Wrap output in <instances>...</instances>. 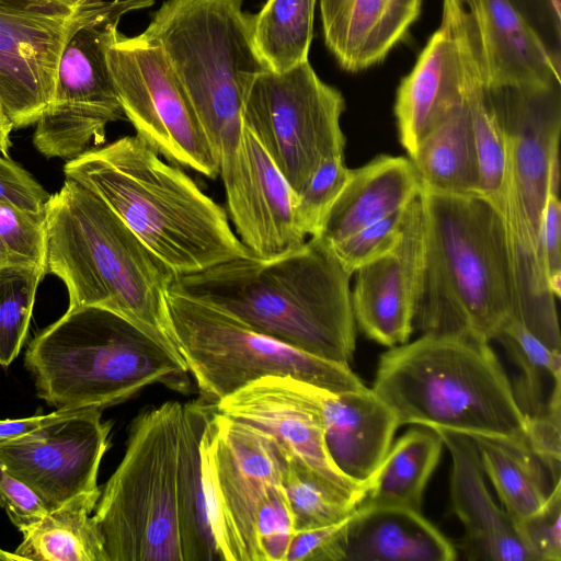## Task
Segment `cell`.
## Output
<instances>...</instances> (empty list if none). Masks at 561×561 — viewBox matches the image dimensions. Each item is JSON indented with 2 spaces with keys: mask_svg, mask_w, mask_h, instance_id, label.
I'll list each match as a JSON object with an SVG mask.
<instances>
[{
  "mask_svg": "<svg viewBox=\"0 0 561 561\" xmlns=\"http://www.w3.org/2000/svg\"><path fill=\"white\" fill-rule=\"evenodd\" d=\"M215 404L167 401L131 422L92 515L107 561L218 560L201 483L199 442Z\"/></svg>",
  "mask_w": 561,
  "mask_h": 561,
  "instance_id": "1",
  "label": "cell"
},
{
  "mask_svg": "<svg viewBox=\"0 0 561 561\" xmlns=\"http://www.w3.org/2000/svg\"><path fill=\"white\" fill-rule=\"evenodd\" d=\"M319 237L271 257H234L178 275L171 288L300 351L347 363L356 328L351 277Z\"/></svg>",
  "mask_w": 561,
  "mask_h": 561,
  "instance_id": "2",
  "label": "cell"
},
{
  "mask_svg": "<svg viewBox=\"0 0 561 561\" xmlns=\"http://www.w3.org/2000/svg\"><path fill=\"white\" fill-rule=\"evenodd\" d=\"M64 173L96 194L176 276L252 254L226 210L137 135L87 150Z\"/></svg>",
  "mask_w": 561,
  "mask_h": 561,
  "instance_id": "3",
  "label": "cell"
},
{
  "mask_svg": "<svg viewBox=\"0 0 561 561\" xmlns=\"http://www.w3.org/2000/svg\"><path fill=\"white\" fill-rule=\"evenodd\" d=\"M45 217V272L64 282L68 308L116 313L183 360L167 307L176 274L78 182L65 180L50 195Z\"/></svg>",
  "mask_w": 561,
  "mask_h": 561,
  "instance_id": "4",
  "label": "cell"
},
{
  "mask_svg": "<svg viewBox=\"0 0 561 561\" xmlns=\"http://www.w3.org/2000/svg\"><path fill=\"white\" fill-rule=\"evenodd\" d=\"M423 255L414 323L423 333L490 343L513 314L504 222L478 194L420 187Z\"/></svg>",
  "mask_w": 561,
  "mask_h": 561,
  "instance_id": "5",
  "label": "cell"
},
{
  "mask_svg": "<svg viewBox=\"0 0 561 561\" xmlns=\"http://www.w3.org/2000/svg\"><path fill=\"white\" fill-rule=\"evenodd\" d=\"M399 425L526 439V417L489 343L422 334L380 356L371 388Z\"/></svg>",
  "mask_w": 561,
  "mask_h": 561,
  "instance_id": "6",
  "label": "cell"
},
{
  "mask_svg": "<svg viewBox=\"0 0 561 561\" xmlns=\"http://www.w3.org/2000/svg\"><path fill=\"white\" fill-rule=\"evenodd\" d=\"M25 367L37 396L57 410L108 408L162 383L186 392L185 363L123 317L68 308L30 342Z\"/></svg>",
  "mask_w": 561,
  "mask_h": 561,
  "instance_id": "7",
  "label": "cell"
},
{
  "mask_svg": "<svg viewBox=\"0 0 561 561\" xmlns=\"http://www.w3.org/2000/svg\"><path fill=\"white\" fill-rule=\"evenodd\" d=\"M508 148V203L504 226L511 256L513 317L533 334L558 328L548 288L540 230L548 194L559 188L561 83L486 89Z\"/></svg>",
  "mask_w": 561,
  "mask_h": 561,
  "instance_id": "8",
  "label": "cell"
},
{
  "mask_svg": "<svg viewBox=\"0 0 561 561\" xmlns=\"http://www.w3.org/2000/svg\"><path fill=\"white\" fill-rule=\"evenodd\" d=\"M242 7L243 0H165L142 32L161 47L219 168L239 145L245 92L266 69Z\"/></svg>",
  "mask_w": 561,
  "mask_h": 561,
  "instance_id": "9",
  "label": "cell"
},
{
  "mask_svg": "<svg viewBox=\"0 0 561 561\" xmlns=\"http://www.w3.org/2000/svg\"><path fill=\"white\" fill-rule=\"evenodd\" d=\"M167 307L178 350L206 402L216 404L266 376H291L331 392L366 387L347 363L300 351L171 287Z\"/></svg>",
  "mask_w": 561,
  "mask_h": 561,
  "instance_id": "10",
  "label": "cell"
},
{
  "mask_svg": "<svg viewBox=\"0 0 561 561\" xmlns=\"http://www.w3.org/2000/svg\"><path fill=\"white\" fill-rule=\"evenodd\" d=\"M201 483L218 560L259 561V508L280 485L289 457L263 431L219 413L209 414L199 442Z\"/></svg>",
  "mask_w": 561,
  "mask_h": 561,
  "instance_id": "11",
  "label": "cell"
},
{
  "mask_svg": "<svg viewBox=\"0 0 561 561\" xmlns=\"http://www.w3.org/2000/svg\"><path fill=\"white\" fill-rule=\"evenodd\" d=\"M344 110L342 93L308 60L285 72L257 73L245 92L242 123L296 195L325 160L344 154Z\"/></svg>",
  "mask_w": 561,
  "mask_h": 561,
  "instance_id": "12",
  "label": "cell"
},
{
  "mask_svg": "<svg viewBox=\"0 0 561 561\" xmlns=\"http://www.w3.org/2000/svg\"><path fill=\"white\" fill-rule=\"evenodd\" d=\"M108 72L136 135L171 163L215 179L219 163L161 47L142 33L114 28L106 41Z\"/></svg>",
  "mask_w": 561,
  "mask_h": 561,
  "instance_id": "13",
  "label": "cell"
},
{
  "mask_svg": "<svg viewBox=\"0 0 561 561\" xmlns=\"http://www.w3.org/2000/svg\"><path fill=\"white\" fill-rule=\"evenodd\" d=\"M153 0H93L68 11L32 0H0V99L14 128L35 124L51 101L61 55L83 26Z\"/></svg>",
  "mask_w": 561,
  "mask_h": 561,
  "instance_id": "14",
  "label": "cell"
},
{
  "mask_svg": "<svg viewBox=\"0 0 561 561\" xmlns=\"http://www.w3.org/2000/svg\"><path fill=\"white\" fill-rule=\"evenodd\" d=\"M137 7L118 9L80 28L61 55L56 88L36 122L34 145L47 158L72 160L105 140L124 116L105 58L110 33Z\"/></svg>",
  "mask_w": 561,
  "mask_h": 561,
  "instance_id": "15",
  "label": "cell"
},
{
  "mask_svg": "<svg viewBox=\"0 0 561 561\" xmlns=\"http://www.w3.org/2000/svg\"><path fill=\"white\" fill-rule=\"evenodd\" d=\"M112 423L100 409L70 410L19 438L0 444V462L31 489L45 508L99 491L98 473Z\"/></svg>",
  "mask_w": 561,
  "mask_h": 561,
  "instance_id": "16",
  "label": "cell"
},
{
  "mask_svg": "<svg viewBox=\"0 0 561 561\" xmlns=\"http://www.w3.org/2000/svg\"><path fill=\"white\" fill-rule=\"evenodd\" d=\"M318 390L291 376H266L224 398L215 408L268 434L290 459L360 504L373 481H354L331 460Z\"/></svg>",
  "mask_w": 561,
  "mask_h": 561,
  "instance_id": "17",
  "label": "cell"
},
{
  "mask_svg": "<svg viewBox=\"0 0 561 561\" xmlns=\"http://www.w3.org/2000/svg\"><path fill=\"white\" fill-rule=\"evenodd\" d=\"M474 70L465 30L463 3L443 0L439 27L397 91L398 137L409 158L431 131L466 102Z\"/></svg>",
  "mask_w": 561,
  "mask_h": 561,
  "instance_id": "18",
  "label": "cell"
},
{
  "mask_svg": "<svg viewBox=\"0 0 561 561\" xmlns=\"http://www.w3.org/2000/svg\"><path fill=\"white\" fill-rule=\"evenodd\" d=\"M219 175L238 238L254 256H276L307 240L296 226L290 185L244 126Z\"/></svg>",
  "mask_w": 561,
  "mask_h": 561,
  "instance_id": "19",
  "label": "cell"
},
{
  "mask_svg": "<svg viewBox=\"0 0 561 561\" xmlns=\"http://www.w3.org/2000/svg\"><path fill=\"white\" fill-rule=\"evenodd\" d=\"M422 255L423 215L417 196L407 207L398 245L354 273L351 297L355 323L381 345L404 344L413 331Z\"/></svg>",
  "mask_w": 561,
  "mask_h": 561,
  "instance_id": "20",
  "label": "cell"
},
{
  "mask_svg": "<svg viewBox=\"0 0 561 561\" xmlns=\"http://www.w3.org/2000/svg\"><path fill=\"white\" fill-rule=\"evenodd\" d=\"M463 21L484 88L561 83V62L508 0H467Z\"/></svg>",
  "mask_w": 561,
  "mask_h": 561,
  "instance_id": "21",
  "label": "cell"
},
{
  "mask_svg": "<svg viewBox=\"0 0 561 561\" xmlns=\"http://www.w3.org/2000/svg\"><path fill=\"white\" fill-rule=\"evenodd\" d=\"M451 456L453 511L465 534L459 549L471 561H537L515 522L493 501L477 447L469 435L435 430Z\"/></svg>",
  "mask_w": 561,
  "mask_h": 561,
  "instance_id": "22",
  "label": "cell"
},
{
  "mask_svg": "<svg viewBox=\"0 0 561 561\" xmlns=\"http://www.w3.org/2000/svg\"><path fill=\"white\" fill-rule=\"evenodd\" d=\"M318 399L331 460L350 479L371 482L400 426L396 415L367 387L347 392L319 388Z\"/></svg>",
  "mask_w": 561,
  "mask_h": 561,
  "instance_id": "23",
  "label": "cell"
},
{
  "mask_svg": "<svg viewBox=\"0 0 561 561\" xmlns=\"http://www.w3.org/2000/svg\"><path fill=\"white\" fill-rule=\"evenodd\" d=\"M422 0H320L325 46L356 72L382 61L419 18Z\"/></svg>",
  "mask_w": 561,
  "mask_h": 561,
  "instance_id": "24",
  "label": "cell"
},
{
  "mask_svg": "<svg viewBox=\"0 0 561 561\" xmlns=\"http://www.w3.org/2000/svg\"><path fill=\"white\" fill-rule=\"evenodd\" d=\"M419 193L420 179L410 158L380 154L351 169L317 237L331 247L405 208Z\"/></svg>",
  "mask_w": 561,
  "mask_h": 561,
  "instance_id": "25",
  "label": "cell"
},
{
  "mask_svg": "<svg viewBox=\"0 0 561 561\" xmlns=\"http://www.w3.org/2000/svg\"><path fill=\"white\" fill-rule=\"evenodd\" d=\"M457 552L421 511L359 504L350 522L344 561H453Z\"/></svg>",
  "mask_w": 561,
  "mask_h": 561,
  "instance_id": "26",
  "label": "cell"
},
{
  "mask_svg": "<svg viewBox=\"0 0 561 561\" xmlns=\"http://www.w3.org/2000/svg\"><path fill=\"white\" fill-rule=\"evenodd\" d=\"M101 494L80 493L22 528L14 553L33 561H107L101 534L92 519Z\"/></svg>",
  "mask_w": 561,
  "mask_h": 561,
  "instance_id": "27",
  "label": "cell"
},
{
  "mask_svg": "<svg viewBox=\"0 0 561 561\" xmlns=\"http://www.w3.org/2000/svg\"><path fill=\"white\" fill-rule=\"evenodd\" d=\"M410 160L420 179V187L453 195L478 194L469 96L420 142Z\"/></svg>",
  "mask_w": 561,
  "mask_h": 561,
  "instance_id": "28",
  "label": "cell"
},
{
  "mask_svg": "<svg viewBox=\"0 0 561 561\" xmlns=\"http://www.w3.org/2000/svg\"><path fill=\"white\" fill-rule=\"evenodd\" d=\"M486 476L505 512L517 524L536 512L549 492L545 466L526 439L497 436H470Z\"/></svg>",
  "mask_w": 561,
  "mask_h": 561,
  "instance_id": "29",
  "label": "cell"
},
{
  "mask_svg": "<svg viewBox=\"0 0 561 561\" xmlns=\"http://www.w3.org/2000/svg\"><path fill=\"white\" fill-rule=\"evenodd\" d=\"M443 446L440 436L431 427L408 431L390 446L360 504L421 511L425 485Z\"/></svg>",
  "mask_w": 561,
  "mask_h": 561,
  "instance_id": "30",
  "label": "cell"
},
{
  "mask_svg": "<svg viewBox=\"0 0 561 561\" xmlns=\"http://www.w3.org/2000/svg\"><path fill=\"white\" fill-rule=\"evenodd\" d=\"M316 0H266L251 15L252 38L264 67L285 72L308 61Z\"/></svg>",
  "mask_w": 561,
  "mask_h": 561,
  "instance_id": "31",
  "label": "cell"
},
{
  "mask_svg": "<svg viewBox=\"0 0 561 561\" xmlns=\"http://www.w3.org/2000/svg\"><path fill=\"white\" fill-rule=\"evenodd\" d=\"M468 96L477 153L478 195L486 199L504 220L510 187L507 141L477 67Z\"/></svg>",
  "mask_w": 561,
  "mask_h": 561,
  "instance_id": "32",
  "label": "cell"
},
{
  "mask_svg": "<svg viewBox=\"0 0 561 561\" xmlns=\"http://www.w3.org/2000/svg\"><path fill=\"white\" fill-rule=\"evenodd\" d=\"M497 340L516 362L522 374L514 396L526 420L542 413L549 402L547 385L561 382V352L548 348L524 324L510 317L500 328Z\"/></svg>",
  "mask_w": 561,
  "mask_h": 561,
  "instance_id": "33",
  "label": "cell"
},
{
  "mask_svg": "<svg viewBox=\"0 0 561 561\" xmlns=\"http://www.w3.org/2000/svg\"><path fill=\"white\" fill-rule=\"evenodd\" d=\"M294 523V533L340 522L359 502L289 458L282 482Z\"/></svg>",
  "mask_w": 561,
  "mask_h": 561,
  "instance_id": "34",
  "label": "cell"
},
{
  "mask_svg": "<svg viewBox=\"0 0 561 561\" xmlns=\"http://www.w3.org/2000/svg\"><path fill=\"white\" fill-rule=\"evenodd\" d=\"M44 267L0 268V366H9L23 347Z\"/></svg>",
  "mask_w": 561,
  "mask_h": 561,
  "instance_id": "35",
  "label": "cell"
},
{
  "mask_svg": "<svg viewBox=\"0 0 561 561\" xmlns=\"http://www.w3.org/2000/svg\"><path fill=\"white\" fill-rule=\"evenodd\" d=\"M46 217L0 202V268H45Z\"/></svg>",
  "mask_w": 561,
  "mask_h": 561,
  "instance_id": "36",
  "label": "cell"
},
{
  "mask_svg": "<svg viewBox=\"0 0 561 561\" xmlns=\"http://www.w3.org/2000/svg\"><path fill=\"white\" fill-rule=\"evenodd\" d=\"M351 174L344 154L325 160L295 195L294 216L306 238L317 236Z\"/></svg>",
  "mask_w": 561,
  "mask_h": 561,
  "instance_id": "37",
  "label": "cell"
},
{
  "mask_svg": "<svg viewBox=\"0 0 561 561\" xmlns=\"http://www.w3.org/2000/svg\"><path fill=\"white\" fill-rule=\"evenodd\" d=\"M407 207L329 245L342 266L354 275L362 266L392 251L402 237Z\"/></svg>",
  "mask_w": 561,
  "mask_h": 561,
  "instance_id": "38",
  "label": "cell"
},
{
  "mask_svg": "<svg viewBox=\"0 0 561 561\" xmlns=\"http://www.w3.org/2000/svg\"><path fill=\"white\" fill-rule=\"evenodd\" d=\"M293 535L290 506L283 485H276L268 492L256 515L259 561H285Z\"/></svg>",
  "mask_w": 561,
  "mask_h": 561,
  "instance_id": "39",
  "label": "cell"
},
{
  "mask_svg": "<svg viewBox=\"0 0 561 561\" xmlns=\"http://www.w3.org/2000/svg\"><path fill=\"white\" fill-rule=\"evenodd\" d=\"M516 526L537 561L561 560V479L552 484L545 503Z\"/></svg>",
  "mask_w": 561,
  "mask_h": 561,
  "instance_id": "40",
  "label": "cell"
},
{
  "mask_svg": "<svg viewBox=\"0 0 561 561\" xmlns=\"http://www.w3.org/2000/svg\"><path fill=\"white\" fill-rule=\"evenodd\" d=\"M355 511L340 522L295 531L285 561H344L347 530Z\"/></svg>",
  "mask_w": 561,
  "mask_h": 561,
  "instance_id": "41",
  "label": "cell"
},
{
  "mask_svg": "<svg viewBox=\"0 0 561 561\" xmlns=\"http://www.w3.org/2000/svg\"><path fill=\"white\" fill-rule=\"evenodd\" d=\"M526 442L549 470L554 483L560 479L561 460V389L550 397L547 409L526 420Z\"/></svg>",
  "mask_w": 561,
  "mask_h": 561,
  "instance_id": "42",
  "label": "cell"
},
{
  "mask_svg": "<svg viewBox=\"0 0 561 561\" xmlns=\"http://www.w3.org/2000/svg\"><path fill=\"white\" fill-rule=\"evenodd\" d=\"M50 195L22 167L0 154V202L34 213H45Z\"/></svg>",
  "mask_w": 561,
  "mask_h": 561,
  "instance_id": "43",
  "label": "cell"
},
{
  "mask_svg": "<svg viewBox=\"0 0 561 561\" xmlns=\"http://www.w3.org/2000/svg\"><path fill=\"white\" fill-rule=\"evenodd\" d=\"M540 244L548 288L556 298L561 294V204L559 190H551L545 206Z\"/></svg>",
  "mask_w": 561,
  "mask_h": 561,
  "instance_id": "44",
  "label": "cell"
},
{
  "mask_svg": "<svg viewBox=\"0 0 561 561\" xmlns=\"http://www.w3.org/2000/svg\"><path fill=\"white\" fill-rule=\"evenodd\" d=\"M0 508L19 530L46 513L38 496L0 462Z\"/></svg>",
  "mask_w": 561,
  "mask_h": 561,
  "instance_id": "45",
  "label": "cell"
},
{
  "mask_svg": "<svg viewBox=\"0 0 561 561\" xmlns=\"http://www.w3.org/2000/svg\"><path fill=\"white\" fill-rule=\"evenodd\" d=\"M561 62V0H508Z\"/></svg>",
  "mask_w": 561,
  "mask_h": 561,
  "instance_id": "46",
  "label": "cell"
},
{
  "mask_svg": "<svg viewBox=\"0 0 561 561\" xmlns=\"http://www.w3.org/2000/svg\"><path fill=\"white\" fill-rule=\"evenodd\" d=\"M70 410H57L49 414H39L25 419L0 420V444L24 436L43 425L54 422Z\"/></svg>",
  "mask_w": 561,
  "mask_h": 561,
  "instance_id": "47",
  "label": "cell"
},
{
  "mask_svg": "<svg viewBox=\"0 0 561 561\" xmlns=\"http://www.w3.org/2000/svg\"><path fill=\"white\" fill-rule=\"evenodd\" d=\"M14 125L0 99V154L8 157L11 147L10 134Z\"/></svg>",
  "mask_w": 561,
  "mask_h": 561,
  "instance_id": "48",
  "label": "cell"
},
{
  "mask_svg": "<svg viewBox=\"0 0 561 561\" xmlns=\"http://www.w3.org/2000/svg\"><path fill=\"white\" fill-rule=\"evenodd\" d=\"M49 5H54L64 10L68 11H76L88 3L92 2L93 0H32Z\"/></svg>",
  "mask_w": 561,
  "mask_h": 561,
  "instance_id": "49",
  "label": "cell"
},
{
  "mask_svg": "<svg viewBox=\"0 0 561 561\" xmlns=\"http://www.w3.org/2000/svg\"><path fill=\"white\" fill-rule=\"evenodd\" d=\"M22 560L19 556H16L14 552H8L2 549H0V561H18Z\"/></svg>",
  "mask_w": 561,
  "mask_h": 561,
  "instance_id": "50",
  "label": "cell"
},
{
  "mask_svg": "<svg viewBox=\"0 0 561 561\" xmlns=\"http://www.w3.org/2000/svg\"><path fill=\"white\" fill-rule=\"evenodd\" d=\"M460 1L465 4V2H466L467 0H460Z\"/></svg>",
  "mask_w": 561,
  "mask_h": 561,
  "instance_id": "51",
  "label": "cell"
}]
</instances>
